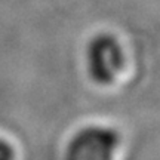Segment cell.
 I'll list each match as a JSON object with an SVG mask.
<instances>
[{
    "label": "cell",
    "instance_id": "1",
    "mask_svg": "<svg viewBox=\"0 0 160 160\" xmlns=\"http://www.w3.org/2000/svg\"><path fill=\"white\" fill-rule=\"evenodd\" d=\"M88 71L98 85H111L125 64V55L119 40L113 34L99 33L88 43L86 48Z\"/></svg>",
    "mask_w": 160,
    "mask_h": 160
},
{
    "label": "cell",
    "instance_id": "3",
    "mask_svg": "<svg viewBox=\"0 0 160 160\" xmlns=\"http://www.w3.org/2000/svg\"><path fill=\"white\" fill-rule=\"evenodd\" d=\"M0 160H13L12 145L2 138H0Z\"/></svg>",
    "mask_w": 160,
    "mask_h": 160
},
{
    "label": "cell",
    "instance_id": "2",
    "mask_svg": "<svg viewBox=\"0 0 160 160\" xmlns=\"http://www.w3.org/2000/svg\"><path fill=\"white\" fill-rule=\"evenodd\" d=\"M119 142L120 135L113 128L88 126L68 142L65 160H113Z\"/></svg>",
    "mask_w": 160,
    "mask_h": 160
}]
</instances>
